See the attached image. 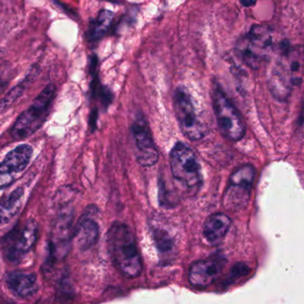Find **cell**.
<instances>
[{"label":"cell","mask_w":304,"mask_h":304,"mask_svg":"<svg viewBox=\"0 0 304 304\" xmlns=\"http://www.w3.org/2000/svg\"><path fill=\"white\" fill-rule=\"evenodd\" d=\"M280 49V55L270 72L268 84L273 97L284 101L290 97L294 89L303 81L304 47H291L289 43L283 41Z\"/></svg>","instance_id":"6da1fadb"},{"label":"cell","mask_w":304,"mask_h":304,"mask_svg":"<svg viewBox=\"0 0 304 304\" xmlns=\"http://www.w3.org/2000/svg\"><path fill=\"white\" fill-rule=\"evenodd\" d=\"M110 258L121 274L136 278L143 271V260L135 236L127 224L116 222L107 234Z\"/></svg>","instance_id":"7a4b0ae2"},{"label":"cell","mask_w":304,"mask_h":304,"mask_svg":"<svg viewBox=\"0 0 304 304\" xmlns=\"http://www.w3.org/2000/svg\"><path fill=\"white\" fill-rule=\"evenodd\" d=\"M170 169L173 179L188 194H196L202 185V171L193 150L177 143L170 152Z\"/></svg>","instance_id":"3957f363"},{"label":"cell","mask_w":304,"mask_h":304,"mask_svg":"<svg viewBox=\"0 0 304 304\" xmlns=\"http://www.w3.org/2000/svg\"><path fill=\"white\" fill-rule=\"evenodd\" d=\"M273 47V32L269 26L253 25L236 43V50L242 62L256 70L269 57Z\"/></svg>","instance_id":"277c9868"},{"label":"cell","mask_w":304,"mask_h":304,"mask_svg":"<svg viewBox=\"0 0 304 304\" xmlns=\"http://www.w3.org/2000/svg\"><path fill=\"white\" fill-rule=\"evenodd\" d=\"M55 86L48 84L33 103L21 113L13 125L11 135L15 140H23L38 131L47 119L55 97Z\"/></svg>","instance_id":"5b68a950"},{"label":"cell","mask_w":304,"mask_h":304,"mask_svg":"<svg viewBox=\"0 0 304 304\" xmlns=\"http://www.w3.org/2000/svg\"><path fill=\"white\" fill-rule=\"evenodd\" d=\"M173 105L182 134L190 141L204 138L207 135V127L201 119L193 98L185 86L180 85L174 90Z\"/></svg>","instance_id":"8992f818"},{"label":"cell","mask_w":304,"mask_h":304,"mask_svg":"<svg viewBox=\"0 0 304 304\" xmlns=\"http://www.w3.org/2000/svg\"><path fill=\"white\" fill-rule=\"evenodd\" d=\"M213 107L220 130L227 139L237 142L244 137L245 124L238 110L218 84L213 89Z\"/></svg>","instance_id":"52a82bcc"},{"label":"cell","mask_w":304,"mask_h":304,"mask_svg":"<svg viewBox=\"0 0 304 304\" xmlns=\"http://www.w3.org/2000/svg\"><path fill=\"white\" fill-rule=\"evenodd\" d=\"M254 176L255 170L253 165H241L233 171L223 199V205L226 210L240 211L247 206Z\"/></svg>","instance_id":"ba28073f"},{"label":"cell","mask_w":304,"mask_h":304,"mask_svg":"<svg viewBox=\"0 0 304 304\" xmlns=\"http://www.w3.org/2000/svg\"><path fill=\"white\" fill-rule=\"evenodd\" d=\"M37 236L38 224L33 220H28L24 224L17 225L2 241L4 257L9 262H20L33 247Z\"/></svg>","instance_id":"9c48e42d"},{"label":"cell","mask_w":304,"mask_h":304,"mask_svg":"<svg viewBox=\"0 0 304 304\" xmlns=\"http://www.w3.org/2000/svg\"><path fill=\"white\" fill-rule=\"evenodd\" d=\"M132 139L135 156L140 165L151 167L158 160V152L153 141L152 131L144 116L138 115L131 126Z\"/></svg>","instance_id":"30bf717a"},{"label":"cell","mask_w":304,"mask_h":304,"mask_svg":"<svg viewBox=\"0 0 304 304\" xmlns=\"http://www.w3.org/2000/svg\"><path fill=\"white\" fill-rule=\"evenodd\" d=\"M33 150L28 144L13 149L0 163V190L13 184L29 165Z\"/></svg>","instance_id":"8fae6325"},{"label":"cell","mask_w":304,"mask_h":304,"mask_svg":"<svg viewBox=\"0 0 304 304\" xmlns=\"http://www.w3.org/2000/svg\"><path fill=\"white\" fill-rule=\"evenodd\" d=\"M225 264V258L220 254L195 262L189 270L190 285L199 289L209 287L222 273Z\"/></svg>","instance_id":"7c38bea8"},{"label":"cell","mask_w":304,"mask_h":304,"mask_svg":"<svg viewBox=\"0 0 304 304\" xmlns=\"http://www.w3.org/2000/svg\"><path fill=\"white\" fill-rule=\"evenodd\" d=\"M72 208L68 206L62 208L55 223L52 244L54 253L57 257H64L69 251L72 239Z\"/></svg>","instance_id":"4fadbf2b"},{"label":"cell","mask_w":304,"mask_h":304,"mask_svg":"<svg viewBox=\"0 0 304 304\" xmlns=\"http://www.w3.org/2000/svg\"><path fill=\"white\" fill-rule=\"evenodd\" d=\"M94 210L95 209L91 208L85 210L76 224L75 231L73 233L75 245L81 251H86L92 248L97 243L99 238V225L92 216V213Z\"/></svg>","instance_id":"5bb4252c"},{"label":"cell","mask_w":304,"mask_h":304,"mask_svg":"<svg viewBox=\"0 0 304 304\" xmlns=\"http://www.w3.org/2000/svg\"><path fill=\"white\" fill-rule=\"evenodd\" d=\"M231 226V220L228 216L217 213L209 216L203 224L204 238L210 245H218L227 235Z\"/></svg>","instance_id":"9a60e30c"},{"label":"cell","mask_w":304,"mask_h":304,"mask_svg":"<svg viewBox=\"0 0 304 304\" xmlns=\"http://www.w3.org/2000/svg\"><path fill=\"white\" fill-rule=\"evenodd\" d=\"M6 285L13 295L28 298L34 296L38 290L37 276L25 271H12L6 276Z\"/></svg>","instance_id":"2e32d148"},{"label":"cell","mask_w":304,"mask_h":304,"mask_svg":"<svg viewBox=\"0 0 304 304\" xmlns=\"http://www.w3.org/2000/svg\"><path fill=\"white\" fill-rule=\"evenodd\" d=\"M114 20V13L110 10L103 9L95 20L90 21L86 37L89 42L98 41L108 33Z\"/></svg>","instance_id":"e0dca14e"},{"label":"cell","mask_w":304,"mask_h":304,"mask_svg":"<svg viewBox=\"0 0 304 304\" xmlns=\"http://www.w3.org/2000/svg\"><path fill=\"white\" fill-rule=\"evenodd\" d=\"M23 195V190L21 188H17L16 190L11 192L8 197L0 201V226L7 223L16 215L21 207Z\"/></svg>","instance_id":"ac0fdd59"},{"label":"cell","mask_w":304,"mask_h":304,"mask_svg":"<svg viewBox=\"0 0 304 304\" xmlns=\"http://www.w3.org/2000/svg\"><path fill=\"white\" fill-rule=\"evenodd\" d=\"M152 233L156 246L160 250V252L166 253L172 250L173 245V239L169 236L168 232L166 230L159 227H153Z\"/></svg>","instance_id":"d6986e66"},{"label":"cell","mask_w":304,"mask_h":304,"mask_svg":"<svg viewBox=\"0 0 304 304\" xmlns=\"http://www.w3.org/2000/svg\"><path fill=\"white\" fill-rule=\"evenodd\" d=\"M136 14H137V8L129 9V11L126 13V14L119 20L118 26H116V32L117 30H120L124 28V26L128 25L129 27L134 25L136 21Z\"/></svg>","instance_id":"ffe728a7"},{"label":"cell","mask_w":304,"mask_h":304,"mask_svg":"<svg viewBox=\"0 0 304 304\" xmlns=\"http://www.w3.org/2000/svg\"><path fill=\"white\" fill-rule=\"evenodd\" d=\"M249 267L247 266L245 263H236V265L233 266L232 269L230 270V273H229V278H228V281L229 282H232L235 281L236 279H240L244 276H246L249 272Z\"/></svg>","instance_id":"44dd1931"},{"label":"cell","mask_w":304,"mask_h":304,"mask_svg":"<svg viewBox=\"0 0 304 304\" xmlns=\"http://www.w3.org/2000/svg\"><path fill=\"white\" fill-rule=\"evenodd\" d=\"M298 126H299L301 131H303L304 133V104L303 109H302V112H301L300 119H299V122H298Z\"/></svg>","instance_id":"7402d4cb"},{"label":"cell","mask_w":304,"mask_h":304,"mask_svg":"<svg viewBox=\"0 0 304 304\" xmlns=\"http://www.w3.org/2000/svg\"><path fill=\"white\" fill-rule=\"evenodd\" d=\"M241 4L245 7H251L256 3V0H239Z\"/></svg>","instance_id":"603a6c76"},{"label":"cell","mask_w":304,"mask_h":304,"mask_svg":"<svg viewBox=\"0 0 304 304\" xmlns=\"http://www.w3.org/2000/svg\"><path fill=\"white\" fill-rule=\"evenodd\" d=\"M103 1H108V2L114 3V4H120L122 2V0H103Z\"/></svg>","instance_id":"cb8c5ba5"}]
</instances>
